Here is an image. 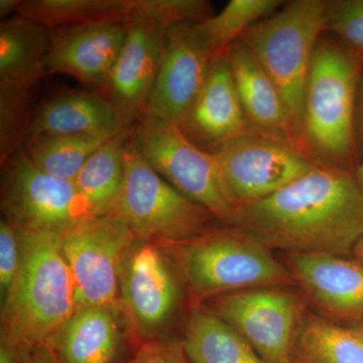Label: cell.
I'll list each match as a JSON object with an SVG mask.
<instances>
[{"mask_svg":"<svg viewBox=\"0 0 363 363\" xmlns=\"http://www.w3.org/2000/svg\"><path fill=\"white\" fill-rule=\"evenodd\" d=\"M166 245L198 298L295 281L269 247L235 227Z\"/></svg>","mask_w":363,"mask_h":363,"instance_id":"obj_5","label":"cell"},{"mask_svg":"<svg viewBox=\"0 0 363 363\" xmlns=\"http://www.w3.org/2000/svg\"><path fill=\"white\" fill-rule=\"evenodd\" d=\"M283 4L281 0H230L220 13L202 23L215 55L222 56L229 45L255 23L279 11Z\"/></svg>","mask_w":363,"mask_h":363,"instance_id":"obj_27","label":"cell"},{"mask_svg":"<svg viewBox=\"0 0 363 363\" xmlns=\"http://www.w3.org/2000/svg\"><path fill=\"white\" fill-rule=\"evenodd\" d=\"M178 126L191 142L212 155L250 128L223 56L215 59L206 82Z\"/></svg>","mask_w":363,"mask_h":363,"instance_id":"obj_15","label":"cell"},{"mask_svg":"<svg viewBox=\"0 0 363 363\" xmlns=\"http://www.w3.org/2000/svg\"><path fill=\"white\" fill-rule=\"evenodd\" d=\"M323 32L363 60V0H325Z\"/></svg>","mask_w":363,"mask_h":363,"instance_id":"obj_29","label":"cell"},{"mask_svg":"<svg viewBox=\"0 0 363 363\" xmlns=\"http://www.w3.org/2000/svg\"><path fill=\"white\" fill-rule=\"evenodd\" d=\"M128 140L176 190L231 224L235 210L222 190L216 160L191 142L177 124L143 116L130 130Z\"/></svg>","mask_w":363,"mask_h":363,"instance_id":"obj_8","label":"cell"},{"mask_svg":"<svg viewBox=\"0 0 363 363\" xmlns=\"http://www.w3.org/2000/svg\"><path fill=\"white\" fill-rule=\"evenodd\" d=\"M130 13L159 23L162 28L185 23H203L214 16L206 0H133Z\"/></svg>","mask_w":363,"mask_h":363,"instance_id":"obj_30","label":"cell"},{"mask_svg":"<svg viewBox=\"0 0 363 363\" xmlns=\"http://www.w3.org/2000/svg\"><path fill=\"white\" fill-rule=\"evenodd\" d=\"M213 156L222 190L234 210L274 194L316 162L288 135L252 125Z\"/></svg>","mask_w":363,"mask_h":363,"instance_id":"obj_7","label":"cell"},{"mask_svg":"<svg viewBox=\"0 0 363 363\" xmlns=\"http://www.w3.org/2000/svg\"><path fill=\"white\" fill-rule=\"evenodd\" d=\"M225 58L248 123L260 130L277 131L292 138L290 121L278 88L242 40L229 45Z\"/></svg>","mask_w":363,"mask_h":363,"instance_id":"obj_19","label":"cell"},{"mask_svg":"<svg viewBox=\"0 0 363 363\" xmlns=\"http://www.w3.org/2000/svg\"><path fill=\"white\" fill-rule=\"evenodd\" d=\"M126 26L123 50L102 91L116 107L124 128L130 131L147 111L161 68L167 30L133 13Z\"/></svg>","mask_w":363,"mask_h":363,"instance_id":"obj_13","label":"cell"},{"mask_svg":"<svg viewBox=\"0 0 363 363\" xmlns=\"http://www.w3.org/2000/svg\"><path fill=\"white\" fill-rule=\"evenodd\" d=\"M216 58L202 23L167 28L161 68L145 116L178 125L206 82Z\"/></svg>","mask_w":363,"mask_h":363,"instance_id":"obj_12","label":"cell"},{"mask_svg":"<svg viewBox=\"0 0 363 363\" xmlns=\"http://www.w3.org/2000/svg\"><path fill=\"white\" fill-rule=\"evenodd\" d=\"M294 281L331 316L363 319V264L332 255H290Z\"/></svg>","mask_w":363,"mask_h":363,"instance_id":"obj_17","label":"cell"},{"mask_svg":"<svg viewBox=\"0 0 363 363\" xmlns=\"http://www.w3.org/2000/svg\"><path fill=\"white\" fill-rule=\"evenodd\" d=\"M128 133H119L101 145L73 181L93 216L111 214L116 207L125 178Z\"/></svg>","mask_w":363,"mask_h":363,"instance_id":"obj_25","label":"cell"},{"mask_svg":"<svg viewBox=\"0 0 363 363\" xmlns=\"http://www.w3.org/2000/svg\"><path fill=\"white\" fill-rule=\"evenodd\" d=\"M231 224L271 250L343 257L363 238V193L347 169L316 161L290 185L236 209Z\"/></svg>","mask_w":363,"mask_h":363,"instance_id":"obj_1","label":"cell"},{"mask_svg":"<svg viewBox=\"0 0 363 363\" xmlns=\"http://www.w3.org/2000/svg\"><path fill=\"white\" fill-rule=\"evenodd\" d=\"M21 236L18 229L6 219L0 223V293L6 300L20 269Z\"/></svg>","mask_w":363,"mask_h":363,"instance_id":"obj_31","label":"cell"},{"mask_svg":"<svg viewBox=\"0 0 363 363\" xmlns=\"http://www.w3.org/2000/svg\"><path fill=\"white\" fill-rule=\"evenodd\" d=\"M35 85L0 86V164L25 147L35 113L30 95Z\"/></svg>","mask_w":363,"mask_h":363,"instance_id":"obj_28","label":"cell"},{"mask_svg":"<svg viewBox=\"0 0 363 363\" xmlns=\"http://www.w3.org/2000/svg\"><path fill=\"white\" fill-rule=\"evenodd\" d=\"M294 363H363V331L303 315L294 340Z\"/></svg>","mask_w":363,"mask_h":363,"instance_id":"obj_24","label":"cell"},{"mask_svg":"<svg viewBox=\"0 0 363 363\" xmlns=\"http://www.w3.org/2000/svg\"><path fill=\"white\" fill-rule=\"evenodd\" d=\"M324 11L325 0L285 2L240 38L278 88L294 140L302 149L306 87L315 48L324 33Z\"/></svg>","mask_w":363,"mask_h":363,"instance_id":"obj_4","label":"cell"},{"mask_svg":"<svg viewBox=\"0 0 363 363\" xmlns=\"http://www.w3.org/2000/svg\"><path fill=\"white\" fill-rule=\"evenodd\" d=\"M21 0H0V18L1 21L9 18L13 13H18Z\"/></svg>","mask_w":363,"mask_h":363,"instance_id":"obj_36","label":"cell"},{"mask_svg":"<svg viewBox=\"0 0 363 363\" xmlns=\"http://www.w3.org/2000/svg\"><path fill=\"white\" fill-rule=\"evenodd\" d=\"M355 135L357 149L363 145V71L358 82L357 111H355Z\"/></svg>","mask_w":363,"mask_h":363,"instance_id":"obj_35","label":"cell"},{"mask_svg":"<svg viewBox=\"0 0 363 363\" xmlns=\"http://www.w3.org/2000/svg\"><path fill=\"white\" fill-rule=\"evenodd\" d=\"M123 133L45 136L28 140V157L50 175L73 182L80 169L101 145Z\"/></svg>","mask_w":363,"mask_h":363,"instance_id":"obj_26","label":"cell"},{"mask_svg":"<svg viewBox=\"0 0 363 363\" xmlns=\"http://www.w3.org/2000/svg\"><path fill=\"white\" fill-rule=\"evenodd\" d=\"M131 363H187L169 344L154 342L143 346Z\"/></svg>","mask_w":363,"mask_h":363,"instance_id":"obj_32","label":"cell"},{"mask_svg":"<svg viewBox=\"0 0 363 363\" xmlns=\"http://www.w3.org/2000/svg\"><path fill=\"white\" fill-rule=\"evenodd\" d=\"M215 313L230 325L267 363L290 359L302 305L283 286H259L217 298Z\"/></svg>","mask_w":363,"mask_h":363,"instance_id":"obj_11","label":"cell"},{"mask_svg":"<svg viewBox=\"0 0 363 363\" xmlns=\"http://www.w3.org/2000/svg\"><path fill=\"white\" fill-rule=\"evenodd\" d=\"M355 178H357L358 185H359V187L362 189L363 193V162L359 164V166H358Z\"/></svg>","mask_w":363,"mask_h":363,"instance_id":"obj_38","label":"cell"},{"mask_svg":"<svg viewBox=\"0 0 363 363\" xmlns=\"http://www.w3.org/2000/svg\"><path fill=\"white\" fill-rule=\"evenodd\" d=\"M128 133L104 94L69 92L57 95L35 112L28 140L45 136Z\"/></svg>","mask_w":363,"mask_h":363,"instance_id":"obj_18","label":"cell"},{"mask_svg":"<svg viewBox=\"0 0 363 363\" xmlns=\"http://www.w3.org/2000/svg\"><path fill=\"white\" fill-rule=\"evenodd\" d=\"M133 0H21L18 16L44 26L50 33L104 23H126Z\"/></svg>","mask_w":363,"mask_h":363,"instance_id":"obj_22","label":"cell"},{"mask_svg":"<svg viewBox=\"0 0 363 363\" xmlns=\"http://www.w3.org/2000/svg\"><path fill=\"white\" fill-rule=\"evenodd\" d=\"M23 363H62L56 351L48 342L23 347Z\"/></svg>","mask_w":363,"mask_h":363,"instance_id":"obj_33","label":"cell"},{"mask_svg":"<svg viewBox=\"0 0 363 363\" xmlns=\"http://www.w3.org/2000/svg\"><path fill=\"white\" fill-rule=\"evenodd\" d=\"M135 240L112 213L90 217L63 234L62 250L75 285L76 311L91 306L117 309L121 269Z\"/></svg>","mask_w":363,"mask_h":363,"instance_id":"obj_10","label":"cell"},{"mask_svg":"<svg viewBox=\"0 0 363 363\" xmlns=\"http://www.w3.org/2000/svg\"><path fill=\"white\" fill-rule=\"evenodd\" d=\"M125 166L123 190L112 214L128 225L136 240L182 242L207 233L213 215L159 175L128 138Z\"/></svg>","mask_w":363,"mask_h":363,"instance_id":"obj_6","label":"cell"},{"mask_svg":"<svg viewBox=\"0 0 363 363\" xmlns=\"http://www.w3.org/2000/svg\"><path fill=\"white\" fill-rule=\"evenodd\" d=\"M283 363H294V362H292V360H291V358H290V359H286V362H284Z\"/></svg>","mask_w":363,"mask_h":363,"instance_id":"obj_39","label":"cell"},{"mask_svg":"<svg viewBox=\"0 0 363 363\" xmlns=\"http://www.w3.org/2000/svg\"><path fill=\"white\" fill-rule=\"evenodd\" d=\"M124 307L143 335L157 333L173 316L180 298L178 281L157 245L135 240L121 274Z\"/></svg>","mask_w":363,"mask_h":363,"instance_id":"obj_14","label":"cell"},{"mask_svg":"<svg viewBox=\"0 0 363 363\" xmlns=\"http://www.w3.org/2000/svg\"><path fill=\"white\" fill-rule=\"evenodd\" d=\"M353 253H354L355 255V260H357V262L363 264V238L358 241L357 245H355Z\"/></svg>","mask_w":363,"mask_h":363,"instance_id":"obj_37","label":"cell"},{"mask_svg":"<svg viewBox=\"0 0 363 363\" xmlns=\"http://www.w3.org/2000/svg\"><path fill=\"white\" fill-rule=\"evenodd\" d=\"M48 343L62 363H114L121 345L116 309H78Z\"/></svg>","mask_w":363,"mask_h":363,"instance_id":"obj_20","label":"cell"},{"mask_svg":"<svg viewBox=\"0 0 363 363\" xmlns=\"http://www.w3.org/2000/svg\"><path fill=\"white\" fill-rule=\"evenodd\" d=\"M184 350L192 363H267L235 329L205 310L189 318Z\"/></svg>","mask_w":363,"mask_h":363,"instance_id":"obj_23","label":"cell"},{"mask_svg":"<svg viewBox=\"0 0 363 363\" xmlns=\"http://www.w3.org/2000/svg\"><path fill=\"white\" fill-rule=\"evenodd\" d=\"M362 61L326 33L318 40L306 87L302 130L303 149L314 161L347 169L354 159Z\"/></svg>","mask_w":363,"mask_h":363,"instance_id":"obj_3","label":"cell"},{"mask_svg":"<svg viewBox=\"0 0 363 363\" xmlns=\"http://www.w3.org/2000/svg\"><path fill=\"white\" fill-rule=\"evenodd\" d=\"M51 35L44 26L16 16L0 23V86L35 85L45 75Z\"/></svg>","mask_w":363,"mask_h":363,"instance_id":"obj_21","label":"cell"},{"mask_svg":"<svg viewBox=\"0 0 363 363\" xmlns=\"http://www.w3.org/2000/svg\"><path fill=\"white\" fill-rule=\"evenodd\" d=\"M20 233V231H18ZM20 269L2 302L1 332L21 347L48 342L76 312L63 234L21 233Z\"/></svg>","mask_w":363,"mask_h":363,"instance_id":"obj_2","label":"cell"},{"mask_svg":"<svg viewBox=\"0 0 363 363\" xmlns=\"http://www.w3.org/2000/svg\"><path fill=\"white\" fill-rule=\"evenodd\" d=\"M1 168V210L20 233L65 234L93 217L75 184L43 171L25 147Z\"/></svg>","mask_w":363,"mask_h":363,"instance_id":"obj_9","label":"cell"},{"mask_svg":"<svg viewBox=\"0 0 363 363\" xmlns=\"http://www.w3.org/2000/svg\"><path fill=\"white\" fill-rule=\"evenodd\" d=\"M50 35L45 75L64 74L104 90L123 50L128 26L104 23Z\"/></svg>","mask_w":363,"mask_h":363,"instance_id":"obj_16","label":"cell"},{"mask_svg":"<svg viewBox=\"0 0 363 363\" xmlns=\"http://www.w3.org/2000/svg\"><path fill=\"white\" fill-rule=\"evenodd\" d=\"M0 363H23V347L11 341L1 332Z\"/></svg>","mask_w":363,"mask_h":363,"instance_id":"obj_34","label":"cell"}]
</instances>
